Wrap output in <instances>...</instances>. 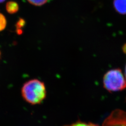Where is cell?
Returning a JSON list of instances; mask_svg holds the SVG:
<instances>
[{
	"label": "cell",
	"mask_w": 126,
	"mask_h": 126,
	"mask_svg": "<svg viewBox=\"0 0 126 126\" xmlns=\"http://www.w3.org/2000/svg\"><path fill=\"white\" fill-rule=\"evenodd\" d=\"M23 99L28 103L35 105L41 103L46 97L45 83L37 79L26 82L21 90Z\"/></svg>",
	"instance_id": "6da1fadb"
},
{
	"label": "cell",
	"mask_w": 126,
	"mask_h": 126,
	"mask_svg": "<svg viewBox=\"0 0 126 126\" xmlns=\"http://www.w3.org/2000/svg\"><path fill=\"white\" fill-rule=\"evenodd\" d=\"M104 87L109 91L116 92L126 87V80L121 70L113 69L107 72L104 76Z\"/></svg>",
	"instance_id": "7a4b0ae2"
},
{
	"label": "cell",
	"mask_w": 126,
	"mask_h": 126,
	"mask_svg": "<svg viewBox=\"0 0 126 126\" xmlns=\"http://www.w3.org/2000/svg\"><path fill=\"white\" fill-rule=\"evenodd\" d=\"M113 4L115 11L121 15H126V0H113Z\"/></svg>",
	"instance_id": "3957f363"
},
{
	"label": "cell",
	"mask_w": 126,
	"mask_h": 126,
	"mask_svg": "<svg viewBox=\"0 0 126 126\" xmlns=\"http://www.w3.org/2000/svg\"><path fill=\"white\" fill-rule=\"evenodd\" d=\"M19 7L18 3L13 1H8L6 4V9L8 13L14 14L18 12Z\"/></svg>",
	"instance_id": "277c9868"
},
{
	"label": "cell",
	"mask_w": 126,
	"mask_h": 126,
	"mask_svg": "<svg viewBox=\"0 0 126 126\" xmlns=\"http://www.w3.org/2000/svg\"><path fill=\"white\" fill-rule=\"evenodd\" d=\"M25 24V21L22 18L19 19L16 24V30L18 34H21L23 33V28Z\"/></svg>",
	"instance_id": "5b68a950"
},
{
	"label": "cell",
	"mask_w": 126,
	"mask_h": 126,
	"mask_svg": "<svg viewBox=\"0 0 126 126\" xmlns=\"http://www.w3.org/2000/svg\"><path fill=\"white\" fill-rule=\"evenodd\" d=\"M7 26V20L4 16L0 13V32H2Z\"/></svg>",
	"instance_id": "8992f818"
},
{
	"label": "cell",
	"mask_w": 126,
	"mask_h": 126,
	"mask_svg": "<svg viewBox=\"0 0 126 126\" xmlns=\"http://www.w3.org/2000/svg\"><path fill=\"white\" fill-rule=\"evenodd\" d=\"M49 0H27L31 4L36 6H41L46 3Z\"/></svg>",
	"instance_id": "52a82bcc"
},
{
	"label": "cell",
	"mask_w": 126,
	"mask_h": 126,
	"mask_svg": "<svg viewBox=\"0 0 126 126\" xmlns=\"http://www.w3.org/2000/svg\"><path fill=\"white\" fill-rule=\"evenodd\" d=\"M64 126H98L96 124L91 123H86L84 122H77L73 123L70 125H67Z\"/></svg>",
	"instance_id": "ba28073f"
},
{
	"label": "cell",
	"mask_w": 126,
	"mask_h": 126,
	"mask_svg": "<svg viewBox=\"0 0 126 126\" xmlns=\"http://www.w3.org/2000/svg\"><path fill=\"white\" fill-rule=\"evenodd\" d=\"M122 50H123V52L125 54H126V44H124L123 46V47H122ZM125 76H126V68H125Z\"/></svg>",
	"instance_id": "9c48e42d"
},
{
	"label": "cell",
	"mask_w": 126,
	"mask_h": 126,
	"mask_svg": "<svg viewBox=\"0 0 126 126\" xmlns=\"http://www.w3.org/2000/svg\"><path fill=\"white\" fill-rule=\"evenodd\" d=\"M5 0H0V3L4 2Z\"/></svg>",
	"instance_id": "30bf717a"
},
{
	"label": "cell",
	"mask_w": 126,
	"mask_h": 126,
	"mask_svg": "<svg viewBox=\"0 0 126 126\" xmlns=\"http://www.w3.org/2000/svg\"><path fill=\"white\" fill-rule=\"evenodd\" d=\"M0 55H1V53H0Z\"/></svg>",
	"instance_id": "8fae6325"
}]
</instances>
